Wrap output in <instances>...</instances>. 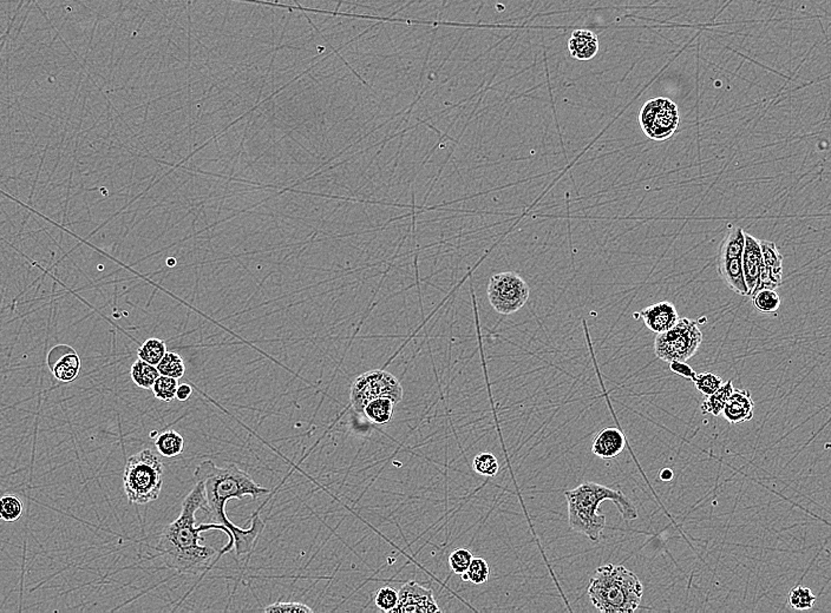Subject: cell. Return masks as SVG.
Masks as SVG:
<instances>
[{
  "mask_svg": "<svg viewBox=\"0 0 831 613\" xmlns=\"http://www.w3.org/2000/svg\"><path fill=\"white\" fill-rule=\"evenodd\" d=\"M130 376L136 386L142 390H151L154 383L160 376V373L157 370L156 366L150 365L148 362L139 358L132 366Z\"/></svg>",
  "mask_w": 831,
  "mask_h": 613,
  "instance_id": "cell-22",
  "label": "cell"
},
{
  "mask_svg": "<svg viewBox=\"0 0 831 613\" xmlns=\"http://www.w3.org/2000/svg\"><path fill=\"white\" fill-rule=\"evenodd\" d=\"M47 363L55 378L61 383H72L81 370V360L71 347L58 346L49 354Z\"/></svg>",
  "mask_w": 831,
  "mask_h": 613,
  "instance_id": "cell-12",
  "label": "cell"
},
{
  "mask_svg": "<svg viewBox=\"0 0 831 613\" xmlns=\"http://www.w3.org/2000/svg\"><path fill=\"white\" fill-rule=\"evenodd\" d=\"M751 298L753 307L763 314H774L781 307V298L774 289H760Z\"/></svg>",
  "mask_w": 831,
  "mask_h": 613,
  "instance_id": "cell-23",
  "label": "cell"
},
{
  "mask_svg": "<svg viewBox=\"0 0 831 613\" xmlns=\"http://www.w3.org/2000/svg\"><path fill=\"white\" fill-rule=\"evenodd\" d=\"M703 342V333L696 320L679 317L671 329L658 334L654 353L665 362L684 361L692 358Z\"/></svg>",
  "mask_w": 831,
  "mask_h": 613,
  "instance_id": "cell-6",
  "label": "cell"
},
{
  "mask_svg": "<svg viewBox=\"0 0 831 613\" xmlns=\"http://www.w3.org/2000/svg\"><path fill=\"white\" fill-rule=\"evenodd\" d=\"M488 300L495 312L512 315L528 303L530 288L526 281L514 272L494 274L489 279Z\"/></svg>",
  "mask_w": 831,
  "mask_h": 613,
  "instance_id": "cell-8",
  "label": "cell"
},
{
  "mask_svg": "<svg viewBox=\"0 0 831 613\" xmlns=\"http://www.w3.org/2000/svg\"><path fill=\"white\" fill-rule=\"evenodd\" d=\"M192 394L193 387L189 386L187 383H182V385H178V390H176V399L183 402V401L189 400Z\"/></svg>",
  "mask_w": 831,
  "mask_h": 613,
  "instance_id": "cell-36",
  "label": "cell"
},
{
  "mask_svg": "<svg viewBox=\"0 0 831 613\" xmlns=\"http://www.w3.org/2000/svg\"><path fill=\"white\" fill-rule=\"evenodd\" d=\"M194 478L196 481L202 482L205 487L207 517L210 518V522L220 525L222 531L229 538L227 545L219 554L229 552L234 547L236 556H251L266 524L256 512L253 515L251 527L235 526L226 514V503L231 499L242 500L245 496H251L253 500L259 499L267 496L270 489L256 484L248 473L242 471L236 465L217 467L212 460L202 461L196 466Z\"/></svg>",
  "mask_w": 831,
  "mask_h": 613,
  "instance_id": "cell-1",
  "label": "cell"
},
{
  "mask_svg": "<svg viewBox=\"0 0 831 613\" xmlns=\"http://www.w3.org/2000/svg\"><path fill=\"white\" fill-rule=\"evenodd\" d=\"M640 127L643 134L655 142H664L675 135L679 127L678 107L668 98L646 102L640 111Z\"/></svg>",
  "mask_w": 831,
  "mask_h": 613,
  "instance_id": "cell-9",
  "label": "cell"
},
{
  "mask_svg": "<svg viewBox=\"0 0 831 613\" xmlns=\"http://www.w3.org/2000/svg\"><path fill=\"white\" fill-rule=\"evenodd\" d=\"M743 254L718 252L717 269L721 280L735 294L747 296L742 266Z\"/></svg>",
  "mask_w": 831,
  "mask_h": 613,
  "instance_id": "cell-13",
  "label": "cell"
},
{
  "mask_svg": "<svg viewBox=\"0 0 831 613\" xmlns=\"http://www.w3.org/2000/svg\"><path fill=\"white\" fill-rule=\"evenodd\" d=\"M473 556V553L468 549H456L449 556V566L454 573L463 576L468 570Z\"/></svg>",
  "mask_w": 831,
  "mask_h": 613,
  "instance_id": "cell-32",
  "label": "cell"
},
{
  "mask_svg": "<svg viewBox=\"0 0 831 613\" xmlns=\"http://www.w3.org/2000/svg\"><path fill=\"white\" fill-rule=\"evenodd\" d=\"M265 612L270 613H286V612H304L311 613L313 609L309 606L302 604V602H274L272 605L265 607Z\"/></svg>",
  "mask_w": 831,
  "mask_h": 613,
  "instance_id": "cell-34",
  "label": "cell"
},
{
  "mask_svg": "<svg viewBox=\"0 0 831 613\" xmlns=\"http://www.w3.org/2000/svg\"><path fill=\"white\" fill-rule=\"evenodd\" d=\"M640 316L648 329L653 333H664L678 322L679 314L670 301L658 302L640 312Z\"/></svg>",
  "mask_w": 831,
  "mask_h": 613,
  "instance_id": "cell-15",
  "label": "cell"
},
{
  "mask_svg": "<svg viewBox=\"0 0 831 613\" xmlns=\"http://www.w3.org/2000/svg\"><path fill=\"white\" fill-rule=\"evenodd\" d=\"M396 404H397L389 397H378V399L369 401V404H366L362 414L376 425H385L387 422H390L391 419L394 416Z\"/></svg>",
  "mask_w": 831,
  "mask_h": 613,
  "instance_id": "cell-19",
  "label": "cell"
},
{
  "mask_svg": "<svg viewBox=\"0 0 831 613\" xmlns=\"http://www.w3.org/2000/svg\"><path fill=\"white\" fill-rule=\"evenodd\" d=\"M693 383L700 393L704 394L705 397H709L711 394H713L724 381L721 376L712 374V373H701V374H697Z\"/></svg>",
  "mask_w": 831,
  "mask_h": 613,
  "instance_id": "cell-31",
  "label": "cell"
},
{
  "mask_svg": "<svg viewBox=\"0 0 831 613\" xmlns=\"http://www.w3.org/2000/svg\"><path fill=\"white\" fill-rule=\"evenodd\" d=\"M568 505V522L573 531L586 535L590 542H599L602 537L606 517L599 512L600 503L609 500L627 521L638 519L639 513L629 496L597 482L586 481L576 489L566 491Z\"/></svg>",
  "mask_w": 831,
  "mask_h": 613,
  "instance_id": "cell-3",
  "label": "cell"
},
{
  "mask_svg": "<svg viewBox=\"0 0 831 613\" xmlns=\"http://www.w3.org/2000/svg\"><path fill=\"white\" fill-rule=\"evenodd\" d=\"M178 386V379L171 378V376L160 375L154 383L151 390H153L154 397H156L157 400L171 402L176 399Z\"/></svg>",
  "mask_w": 831,
  "mask_h": 613,
  "instance_id": "cell-27",
  "label": "cell"
},
{
  "mask_svg": "<svg viewBox=\"0 0 831 613\" xmlns=\"http://www.w3.org/2000/svg\"><path fill=\"white\" fill-rule=\"evenodd\" d=\"M760 247L763 264L760 268V280H758L755 293L760 289H765V288L776 291L781 284L783 256L774 242L764 241L763 240V241H760Z\"/></svg>",
  "mask_w": 831,
  "mask_h": 613,
  "instance_id": "cell-11",
  "label": "cell"
},
{
  "mask_svg": "<svg viewBox=\"0 0 831 613\" xmlns=\"http://www.w3.org/2000/svg\"><path fill=\"white\" fill-rule=\"evenodd\" d=\"M474 471L483 477H495L500 471V462L494 454L482 452L474 457Z\"/></svg>",
  "mask_w": 831,
  "mask_h": 613,
  "instance_id": "cell-30",
  "label": "cell"
},
{
  "mask_svg": "<svg viewBox=\"0 0 831 613\" xmlns=\"http://www.w3.org/2000/svg\"><path fill=\"white\" fill-rule=\"evenodd\" d=\"M403 394L404 390L396 376L384 369H373L355 378L350 392V401L352 408L362 414L369 401L378 397H389L399 404Z\"/></svg>",
  "mask_w": 831,
  "mask_h": 613,
  "instance_id": "cell-7",
  "label": "cell"
},
{
  "mask_svg": "<svg viewBox=\"0 0 831 613\" xmlns=\"http://www.w3.org/2000/svg\"><path fill=\"white\" fill-rule=\"evenodd\" d=\"M441 612V607L435 600L434 592L424 588L417 581H408L398 591V604L392 613H435Z\"/></svg>",
  "mask_w": 831,
  "mask_h": 613,
  "instance_id": "cell-10",
  "label": "cell"
},
{
  "mask_svg": "<svg viewBox=\"0 0 831 613\" xmlns=\"http://www.w3.org/2000/svg\"><path fill=\"white\" fill-rule=\"evenodd\" d=\"M164 467L160 457L149 448L129 457L123 473V487L129 503H149L160 496Z\"/></svg>",
  "mask_w": 831,
  "mask_h": 613,
  "instance_id": "cell-5",
  "label": "cell"
},
{
  "mask_svg": "<svg viewBox=\"0 0 831 613\" xmlns=\"http://www.w3.org/2000/svg\"><path fill=\"white\" fill-rule=\"evenodd\" d=\"M733 390H735V387H733L731 380L723 383V385L713 394L705 397V400L701 404V411L704 414L721 416V411L724 409L725 404Z\"/></svg>",
  "mask_w": 831,
  "mask_h": 613,
  "instance_id": "cell-20",
  "label": "cell"
},
{
  "mask_svg": "<svg viewBox=\"0 0 831 613\" xmlns=\"http://www.w3.org/2000/svg\"><path fill=\"white\" fill-rule=\"evenodd\" d=\"M374 604L383 612H392L398 604V592L392 588H382L374 595Z\"/></svg>",
  "mask_w": 831,
  "mask_h": 613,
  "instance_id": "cell-33",
  "label": "cell"
},
{
  "mask_svg": "<svg viewBox=\"0 0 831 613\" xmlns=\"http://www.w3.org/2000/svg\"><path fill=\"white\" fill-rule=\"evenodd\" d=\"M643 586L634 572L624 565L607 564L590 579V602L602 613H632L639 609Z\"/></svg>",
  "mask_w": 831,
  "mask_h": 613,
  "instance_id": "cell-4",
  "label": "cell"
},
{
  "mask_svg": "<svg viewBox=\"0 0 831 613\" xmlns=\"http://www.w3.org/2000/svg\"><path fill=\"white\" fill-rule=\"evenodd\" d=\"M159 453L166 457H178L185 450V439L176 431L161 433L155 441Z\"/></svg>",
  "mask_w": 831,
  "mask_h": 613,
  "instance_id": "cell-21",
  "label": "cell"
},
{
  "mask_svg": "<svg viewBox=\"0 0 831 613\" xmlns=\"http://www.w3.org/2000/svg\"><path fill=\"white\" fill-rule=\"evenodd\" d=\"M205 487L201 481H196L194 489L189 492L182 503L181 514L176 520L167 525L162 531L156 549L164 565L181 574L199 573L210 566L217 551L210 546L200 545L201 532L220 530V525H195L197 510H206Z\"/></svg>",
  "mask_w": 831,
  "mask_h": 613,
  "instance_id": "cell-2",
  "label": "cell"
},
{
  "mask_svg": "<svg viewBox=\"0 0 831 613\" xmlns=\"http://www.w3.org/2000/svg\"><path fill=\"white\" fill-rule=\"evenodd\" d=\"M156 368L160 375L171 376L175 379H180L185 373L183 358L174 351H167L162 360L159 362Z\"/></svg>",
  "mask_w": 831,
  "mask_h": 613,
  "instance_id": "cell-25",
  "label": "cell"
},
{
  "mask_svg": "<svg viewBox=\"0 0 831 613\" xmlns=\"http://www.w3.org/2000/svg\"><path fill=\"white\" fill-rule=\"evenodd\" d=\"M24 512L22 500L16 496H4L0 498V520L13 522L21 519Z\"/></svg>",
  "mask_w": 831,
  "mask_h": 613,
  "instance_id": "cell-28",
  "label": "cell"
},
{
  "mask_svg": "<svg viewBox=\"0 0 831 613\" xmlns=\"http://www.w3.org/2000/svg\"><path fill=\"white\" fill-rule=\"evenodd\" d=\"M816 602V597L813 595V591L808 588H803V586H796L792 588L790 593H789V605L791 606L792 609L803 611V609H813Z\"/></svg>",
  "mask_w": 831,
  "mask_h": 613,
  "instance_id": "cell-29",
  "label": "cell"
},
{
  "mask_svg": "<svg viewBox=\"0 0 831 613\" xmlns=\"http://www.w3.org/2000/svg\"><path fill=\"white\" fill-rule=\"evenodd\" d=\"M755 413V401L747 390L735 388L728 397L721 416L732 425L750 421Z\"/></svg>",
  "mask_w": 831,
  "mask_h": 613,
  "instance_id": "cell-16",
  "label": "cell"
},
{
  "mask_svg": "<svg viewBox=\"0 0 831 613\" xmlns=\"http://www.w3.org/2000/svg\"><path fill=\"white\" fill-rule=\"evenodd\" d=\"M670 369H671L672 372L675 373V374H678V375L682 376L685 379L691 380V381H693L697 375L694 369L684 361L670 362Z\"/></svg>",
  "mask_w": 831,
  "mask_h": 613,
  "instance_id": "cell-35",
  "label": "cell"
},
{
  "mask_svg": "<svg viewBox=\"0 0 831 613\" xmlns=\"http://www.w3.org/2000/svg\"><path fill=\"white\" fill-rule=\"evenodd\" d=\"M660 479L661 480H664V481H670V480L673 479V471L670 469V468H664V469H661Z\"/></svg>",
  "mask_w": 831,
  "mask_h": 613,
  "instance_id": "cell-37",
  "label": "cell"
},
{
  "mask_svg": "<svg viewBox=\"0 0 831 613\" xmlns=\"http://www.w3.org/2000/svg\"><path fill=\"white\" fill-rule=\"evenodd\" d=\"M568 50L578 61H590L599 51V40L592 31L575 30L569 38Z\"/></svg>",
  "mask_w": 831,
  "mask_h": 613,
  "instance_id": "cell-18",
  "label": "cell"
},
{
  "mask_svg": "<svg viewBox=\"0 0 831 613\" xmlns=\"http://www.w3.org/2000/svg\"><path fill=\"white\" fill-rule=\"evenodd\" d=\"M625 443V436L620 429L608 427L600 431L594 438L592 452L604 460H609L621 453Z\"/></svg>",
  "mask_w": 831,
  "mask_h": 613,
  "instance_id": "cell-17",
  "label": "cell"
},
{
  "mask_svg": "<svg viewBox=\"0 0 831 613\" xmlns=\"http://www.w3.org/2000/svg\"><path fill=\"white\" fill-rule=\"evenodd\" d=\"M762 264H763V259H762V252H760V240H757L750 234H745L742 266L744 280H745L746 288H747V296H751L756 291Z\"/></svg>",
  "mask_w": 831,
  "mask_h": 613,
  "instance_id": "cell-14",
  "label": "cell"
},
{
  "mask_svg": "<svg viewBox=\"0 0 831 613\" xmlns=\"http://www.w3.org/2000/svg\"><path fill=\"white\" fill-rule=\"evenodd\" d=\"M463 580L470 581L474 585H483L491 578V566L480 556H473L466 573L461 576Z\"/></svg>",
  "mask_w": 831,
  "mask_h": 613,
  "instance_id": "cell-26",
  "label": "cell"
},
{
  "mask_svg": "<svg viewBox=\"0 0 831 613\" xmlns=\"http://www.w3.org/2000/svg\"><path fill=\"white\" fill-rule=\"evenodd\" d=\"M166 353H167V346L164 341L156 339V337H151V339L144 341L137 351L139 358L153 366L159 365V362L162 360Z\"/></svg>",
  "mask_w": 831,
  "mask_h": 613,
  "instance_id": "cell-24",
  "label": "cell"
}]
</instances>
